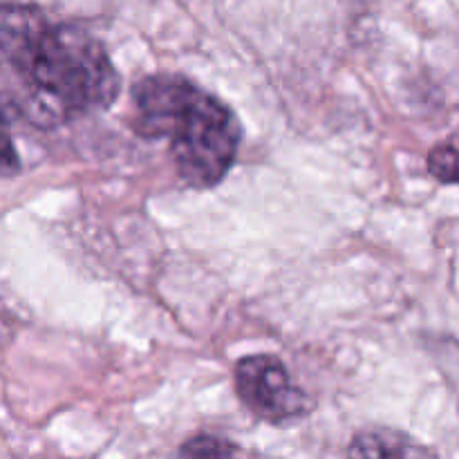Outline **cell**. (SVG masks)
Returning <instances> with one entry per match:
<instances>
[{
	"label": "cell",
	"mask_w": 459,
	"mask_h": 459,
	"mask_svg": "<svg viewBox=\"0 0 459 459\" xmlns=\"http://www.w3.org/2000/svg\"><path fill=\"white\" fill-rule=\"evenodd\" d=\"M0 56L30 88L27 115L40 126L106 110L119 94L121 76L103 45L36 4L0 3Z\"/></svg>",
	"instance_id": "obj_1"
},
{
	"label": "cell",
	"mask_w": 459,
	"mask_h": 459,
	"mask_svg": "<svg viewBox=\"0 0 459 459\" xmlns=\"http://www.w3.org/2000/svg\"><path fill=\"white\" fill-rule=\"evenodd\" d=\"M134 130L166 139L179 178L193 188L218 186L231 170L242 126L229 106L178 74H152L133 88Z\"/></svg>",
	"instance_id": "obj_2"
},
{
	"label": "cell",
	"mask_w": 459,
	"mask_h": 459,
	"mask_svg": "<svg viewBox=\"0 0 459 459\" xmlns=\"http://www.w3.org/2000/svg\"><path fill=\"white\" fill-rule=\"evenodd\" d=\"M236 393L247 411L269 424H287L307 412V397L273 354H254L238 361Z\"/></svg>",
	"instance_id": "obj_3"
},
{
	"label": "cell",
	"mask_w": 459,
	"mask_h": 459,
	"mask_svg": "<svg viewBox=\"0 0 459 459\" xmlns=\"http://www.w3.org/2000/svg\"><path fill=\"white\" fill-rule=\"evenodd\" d=\"M354 457H424L430 455L424 446L412 442L406 435L397 430L368 429L352 439L348 448Z\"/></svg>",
	"instance_id": "obj_4"
},
{
	"label": "cell",
	"mask_w": 459,
	"mask_h": 459,
	"mask_svg": "<svg viewBox=\"0 0 459 459\" xmlns=\"http://www.w3.org/2000/svg\"><path fill=\"white\" fill-rule=\"evenodd\" d=\"M429 170L442 184H455L457 179V148L455 137L439 143L429 155Z\"/></svg>",
	"instance_id": "obj_5"
},
{
	"label": "cell",
	"mask_w": 459,
	"mask_h": 459,
	"mask_svg": "<svg viewBox=\"0 0 459 459\" xmlns=\"http://www.w3.org/2000/svg\"><path fill=\"white\" fill-rule=\"evenodd\" d=\"M240 448L233 442L222 437H215V435H200V437H193L179 448V455H191V457H229L238 455Z\"/></svg>",
	"instance_id": "obj_6"
},
{
	"label": "cell",
	"mask_w": 459,
	"mask_h": 459,
	"mask_svg": "<svg viewBox=\"0 0 459 459\" xmlns=\"http://www.w3.org/2000/svg\"><path fill=\"white\" fill-rule=\"evenodd\" d=\"M18 170H21V157H18L16 143L0 124V178H13Z\"/></svg>",
	"instance_id": "obj_7"
},
{
	"label": "cell",
	"mask_w": 459,
	"mask_h": 459,
	"mask_svg": "<svg viewBox=\"0 0 459 459\" xmlns=\"http://www.w3.org/2000/svg\"><path fill=\"white\" fill-rule=\"evenodd\" d=\"M18 112V106L16 103L12 101V99L7 97V94H3L0 92V124H9V121H12V117L16 115Z\"/></svg>",
	"instance_id": "obj_8"
}]
</instances>
